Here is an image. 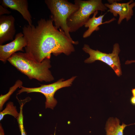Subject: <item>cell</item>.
I'll return each mask as SVG.
<instances>
[{"instance_id":"obj_2","label":"cell","mask_w":135,"mask_h":135,"mask_svg":"<svg viewBox=\"0 0 135 135\" xmlns=\"http://www.w3.org/2000/svg\"><path fill=\"white\" fill-rule=\"evenodd\" d=\"M8 61L30 80L35 79L42 82L54 80L51 71L50 59L46 58L41 62L36 61L26 52H19L13 54Z\"/></svg>"},{"instance_id":"obj_1","label":"cell","mask_w":135,"mask_h":135,"mask_svg":"<svg viewBox=\"0 0 135 135\" xmlns=\"http://www.w3.org/2000/svg\"><path fill=\"white\" fill-rule=\"evenodd\" d=\"M50 18H41L37 25L24 26L22 33L27 42L25 52L37 61L41 62L46 58L50 59L51 54L56 56L62 53L69 55L75 51L73 44L78 41L69 39L63 30H58Z\"/></svg>"},{"instance_id":"obj_14","label":"cell","mask_w":135,"mask_h":135,"mask_svg":"<svg viewBox=\"0 0 135 135\" xmlns=\"http://www.w3.org/2000/svg\"><path fill=\"white\" fill-rule=\"evenodd\" d=\"M26 103L24 101L23 102H21V103H20V112L18 117L17 119L21 135H27L24 125L23 116L22 113L23 106Z\"/></svg>"},{"instance_id":"obj_19","label":"cell","mask_w":135,"mask_h":135,"mask_svg":"<svg viewBox=\"0 0 135 135\" xmlns=\"http://www.w3.org/2000/svg\"><path fill=\"white\" fill-rule=\"evenodd\" d=\"M132 92L133 96H135V88L132 89Z\"/></svg>"},{"instance_id":"obj_17","label":"cell","mask_w":135,"mask_h":135,"mask_svg":"<svg viewBox=\"0 0 135 135\" xmlns=\"http://www.w3.org/2000/svg\"><path fill=\"white\" fill-rule=\"evenodd\" d=\"M130 101L132 104L135 105V96H133L132 97L130 98Z\"/></svg>"},{"instance_id":"obj_6","label":"cell","mask_w":135,"mask_h":135,"mask_svg":"<svg viewBox=\"0 0 135 135\" xmlns=\"http://www.w3.org/2000/svg\"><path fill=\"white\" fill-rule=\"evenodd\" d=\"M82 49L90 56L89 57L84 60L85 63H91L96 60H99L111 68L118 76H120L122 75L118 56L120 50L118 43H116L114 45L113 50L111 53L103 52L98 50H93L88 45L86 44L84 45Z\"/></svg>"},{"instance_id":"obj_7","label":"cell","mask_w":135,"mask_h":135,"mask_svg":"<svg viewBox=\"0 0 135 135\" xmlns=\"http://www.w3.org/2000/svg\"><path fill=\"white\" fill-rule=\"evenodd\" d=\"M110 4L105 3V6L109 9L108 11L114 16L118 15V24H120L122 21L126 19L128 22L134 14L133 8L135 6V2L130 0L126 3H118L116 0H108Z\"/></svg>"},{"instance_id":"obj_20","label":"cell","mask_w":135,"mask_h":135,"mask_svg":"<svg viewBox=\"0 0 135 135\" xmlns=\"http://www.w3.org/2000/svg\"><path fill=\"white\" fill-rule=\"evenodd\" d=\"M50 135H53L52 134H51ZM54 135H55V134H54Z\"/></svg>"},{"instance_id":"obj_4","label":"cell","mask_w":135,"mask_h":135,"mask_svg":"<svg viewBox=\"0 0 135 135\" xmlns=\"http://www.w3.org/2000/svg\"><path fill=\"white\" fill-rule=\"evenodd\" d=\"M44 2L50 12L51 18L54 26L58 29L61 28L67 36L73 40L70 34L67 20L68 17L78 9V5L67 0H45Z\"/></svg>"},{"instance_id":"obj_9","label":"cell","mask_w":135,"mask_h":135,"mask_svg":"<svg viewBox=\"0 0 135 135\" xmlns=\"http://www.w3.org/2000/svg\"><path fill=\"white\" fill-rule=\"evenodd\" d=\"M14 22L12 15L0 16V45L13 40L16 32Z\"/></svg>"},{"instance_id":"obj_15","label":"cell","mask_w":135,"mask_h":135,"mask_svg":"<svg viewBox=\"0 0 135 135\" xmlns=\"http://www.w3.org/2000/svg\"><path fill=\"white\" fill-rule=\"evenodd\" d=\"M11 12L4 7L2 5H0V16L4 15V14H9Z\"/></svg>"},{"instance_id":"obj_5","label":"cell","mask_w":135,"mask_h":135,"mask_svg":"<svg viewBox=\"0 0 135 135\" xmlns=\"http://www.w3.org/2000/svg\"><path fill=\"white\" fill-rule=\"evenodd\" d=\"M76 78V76H73L66 80L62 78L52 84L41 85L40 86L37 87L28 88L22 86L21 89L18 91L16 94H20L24 92L27 94L34 92L40 93L46 98V108L53 110L57 103L56 100L54 97L56 92L61 88L70 86Z\"/></svg>"},{"instance_id":"obj_10","label":"cell","mask_w":135,"mask_h":135,"mask_svg":"<svg viewBox=\"0 0 135 135\" xmlns=\"http://www.w3.org/2000/svg\"><path fill=\"white\" fill-rule=\"evenodd\" d=\"M2 5L6 8L18 12L28 24L32 25V16L28 10V4L27 0H2Z\"/></svg>"},{"instance_id":"obj_3","label":"cell","mask_w":135,"mask_h":135,"mask_svg":"<svg viewBox=\"0 0 135 135\" xmlns=\"http://www.w3.org/2000/svg\"><path fill=\"white\" fill-rule=\"evenodd\" d=\"M79 8L68 18L67 24L70 32H75L84 26L90 16L96 11H105L107 8L101 0H75Z\"/></svg>"},{"instance_id":"obj_18","label":"cell","mask_w":135,"mask_h":135,"mask_svg":"<svg viewBox=\"0 0 135 135\" xmlns=\"http://www.w3.org/2000/svg\"><path fill=\"white\" fill-rule=\"evenodd\" d=\"M133 62H135V60H127L125 62L126 64H128Z\"/></svg>"},{"instance_id":"obj_11","label":"cell","mask_w":135,"mask_h":135,"mask_svg":"<svg viewBox=\"0 0 135 135\" xmlns=\"http://www.w3.org/2000/svg\"><path fill=\"white\" fill-rule=\"evenodd\" d=\"M98 11H96L93 14L92 18H90L84 24V26L88 29L85 31L83 35V37L85 38L90 36L94 31H98L100 30L99 26L101 24L109 23L116 20L114 18L110 20L103 22V19L105 14L100 15L98 17L96 16L98 14Z\"/></svg>"},{"instance_id":"obj_13","label":"cell","mask_w":135,"mask_h":135,"mask_svg":"<svg viewBox=\"0 0 135 135\" xmlns=\"http://www.w3.org/2000/svg\"><path fill=\"white\" fill-rule=\"evenodd\" d=\"M6 114H9L17 119L18 117L19 113L16 109V106L12 102H8L6 104L5 108L0 112V120H1L4 116Z\"/></svg>"},{"instance_id":"obj_8","label":"cell","mask_w":135,"mask_h":135,"mask_svg":"<svg viewBox=\"0 0 135 135\" xmlns=\"http://www.w3.org/2000/svg\"><path fill=\"white\" fill-rule=\"evenodd\" d=\"M27 45V41L22 32L16 34L14 39L4 45H0V60L6 63L12 55L18 51L24 52L23 48Z\"/></svg>"},{"instance_id":"obj_12","label":"cell","mask_w":135,"mask_h":135,"mask_svg":"<svg viewBox=\"0 0 135 135\" xmlns=\"http://www.w3.org/2000/svg\"><path fill=\"white\" fill-rule=\"evenodd\" d=\"M22 82L20 80H17L14 85L10 87L8 92L4 95L2 94L0 96V110L1 111L4 103L9 99L10 96L18 88L22 86Z\"/></svg>"},{"instance_id":"obj_16","label":"cell","mask_w":135,"mask_h":135,"mask_svg":"<svg viewBox=\"0 0 135 135\" xmlns=\"http://www.w3.org/2000/svg\"><path fill=\"white\" fill-rule=\"evenodd\" d=\"M0 135H5L4 130L1 124H0Z\"/></svg>"}]
</instances>
